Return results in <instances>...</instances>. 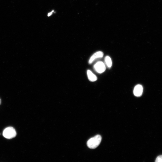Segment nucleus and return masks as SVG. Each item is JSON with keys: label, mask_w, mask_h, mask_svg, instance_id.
<instances>
[{"label": "nucleus", "mask_w": 162, "mask_h": 162, "mask_svg": "<svg viewBox=\"0 0 162 162\" xmlns=\"http://www.w3.org/2000/svg\"><path fill=\"white\" fill-rule=\"evenodd\" d=\"M102 138L100 135H97L90 139L88 141L87 144L89 148L94 149L98 147L100 144Z\"/></svg>", "instance_id": "obj_1"}, {"label": "nucleus", "mask_w": 162, "mask_h": 162, "mask_svg": "<svg viewBox=\"0 0 162 162\" xmlns=\"http://www.w3.org/2000/svg\"><path fill=\"white\" fill-rule=\"evenodd\" d=\"M16 135L15 129L12 127L7 128L5 129L3 133L4 136L8 139H12L15 137Z\"/></svg>", "instance_id": "obj_2"}, {"label": "nucleus", "mask_w": 162, "mask_h": 162, "mask_svg": "<svg viewBox=\"0 0 162 162\" xmlns=\"http://www.w3.org/2000/svg\"><path fill=\"white\" fill-rule=\"evenodd\" d=\"M95 71L99 74H102L106 70V66L102 62L99 61L97 62L93 67Z\"/></svg>", "instance_id": "obj_3"}, {"label": "nucleus", "mask_w": 162, "mask_h": 162, "mask_svg": "<svg viewBox=\"0 0 162 162\" xmlns=\"http://www.w3.org/2000/svg\"><path fill=\"white\" fill-rule=\"evenodd\" d=\"M104 56V53L101 51L97 52L93 54L89 61L90 64L92 63L95 61L101 59Z\"/></svg>", "instance_id": "obj_4"}, {"label": "nucleus", "mask_w": 162, "mask_h": 162, "mask_svg": "<svg viewBox=\"0 0 162 162\" xmlns=\"http://www.w3.org/2000/svg\"><path fill=\"white\" fill-rule=\"evenodd\" d=\"M143 92V87L140 84L136 85L134 88L133 93L134 95L137 97L141 96Z\"/></svg>", "instance_id": "obj_5"}, {"label": "nucleus", "mask_w": 162, "mask_h": 162, "mask_svg": "<svg viewBox=\"0 0 162 162\" xmlns=\"http://www.w3.org/2000/svg\"><path fill=\"white\" fill-rule=\"evenodd\" d=\"M87 75L88 79L90 81L94 82L97 80V76L90 70H88Z\"/></svg>", "instance_id": "obj_6"}, {"label": "nucleus", "mask_w": 162, "mask_h": 162, "mask_svg": "<svg viewBox=\"0 0 162 162\" xmlns=\"http://www.w3.org/2000/svg\"><path fill=\"white\" fill-rule=\"evenodd\" d=\"M105 66L108 68H111L112 66V61L111 58L109 56H106L104 58Z\"/></svg>", "instance_id": "obj_7"}, {"label": "nucleus", "mask_w": 162, "mask_h": 162, "mask_svg": "<svg viewBox=\"0 0 162 162\" xmlns=\"http://www.w3.org/2000/svg\"><path fill=\"white\" fill-rule=\"evenodd\" d=\"M155 162H162V155L158 156L156 158Z\"/></svg>", "instance_id": "obj_8"}, {"label": "nucleus", "mask_w": 162, "mask_h": 162, "mask_svg": "<svg viewBox=\"0 0 162 162\" xmlns=\"http://www.w3.org/2000/svg\"><path fill=\"white\" fill-rule=\"evenodd\" d=\"M53 12H54V11L53 10V11H52L51 12L49 13L48 14V16L49 17L50 16H51V15L52 14V13Z\"/></svg>", "instance_id": "obj_9"}, {"label": "nucleus", "mask_w": 162, "mask_h": 162, "mask_svg": "<svg viewBox=\"0 0 162 162\" xmlns=\"http://www.w3.org/2000/svg\"><path fill=\"white\" fill-rule=\"evenodd\" d=\"M1 99H0V105H1Z\"/></svg>", "instance_id": "obj_10"}]
</instances>
